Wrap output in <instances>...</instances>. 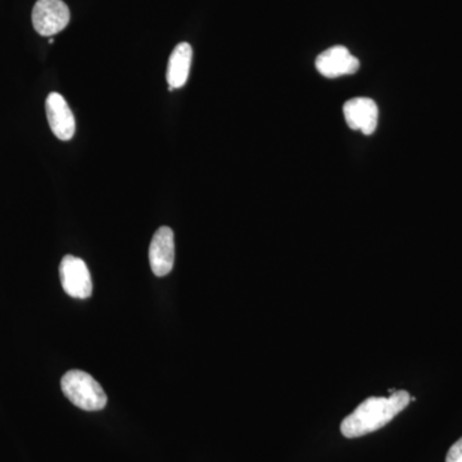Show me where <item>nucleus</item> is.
Returning <instances> with one entry per match:
<instances>
[{"instance_id":"6e6552de","label":"nucleus","mask_w":462,"mask_h":462,"mask_svg":"<svg viewBox=\"0 0 462 462\" xmlns=\"http://www.w3.org/2000/svg\"><path fill=\"white\" fill-rule=\"evenodd\" d=\"M48 123L51 132L60 141L69 142L75 135V117L67 105L66 99L60 93H51L45 102Z\"/></svg>"},{"instance_id":"0eeeda50","label":"nucleus","mask_w":462,"mask_h":462,"mask_svg":"<svg viewBox=\"0 0 462 462\" xmlns=\"http://www.w3.org/2000/svg\"><path fill=\"white\" fill-rule=\"evenodd\" d=\"M346 123L355 132L372 135L378 127L379 108L370 98H354L343 107Z\"/></svg>"},{"instance_id":"20e7f679","label":"nucleus","mask_w":462,"mask_h":462,"mask_svg":"<svg viewBox=\"0 0 462 462\" xmlns=\"http://www.w3.org/2000/svg\"><path fill=\"white\" fill-rule=\"evenodd\" d=\"M62 287L69 297L85 300L93 293V282L87 263L81 258L67 254L60 264Z\"/></svg>"},{"instance_id":"9d476101","label":"nucleus","mask_w":462,"mask_h":462,"mask_svg":"<svg viewBox=\"0 0 462 462\" xmlns=\"http://www.w3.org/2000/svg\"><path fill=\"white\" fill-rule=\"evenodd\" d=\"M446 462H462V438L449 448Z\"/></svg>"},{"instance_id":"f257e3e1","label":"nucleus","mask_w":462,"mask_h":462,"mask_svg":"<svg viewBox=\"0 0 462 462\" xmlns=\"http://www.w3.org/2000/svg\"><path fill=\"white\" fill-rule=\"evenodd\" d=\"M411 397L406 391H396L389 397H370L365 400L340 425L346 438H358L382 430L403 411Z\"/></svg>"},{"instance_id":"39448f33","label":"nucleus","mask_w":462,"mask_h":462,"mask_svg":"<svg viewBox=\"0 0 462 462\" xmlns=\"http://www.w3.org/2000/svg\"><path fill=\"white\" fill-rule=\"evenodd\" d=\"M316 69L324 78H342L356 74L360 69V60L346 47L336 45L316 58Z\"/></svg>"},{"instance_id":"423d86ee","label":"nucleus","mask_w":462,"mask_h":462,"mask_svg":"<svg viewBox=\"0 0 462 462\" xmlns=\"http://www.w3.org/2000/svg\"><path fill=\"white\" fill-rule=\"evenodd\" d=\"M149 263L154 275H169L175 263V238L169 226L160 227L153 236L149 247Z\"/></svg>"},{"instance_id":"7ed1b4c3","label":"nucleus","mask_w":462,"mask_h":462,"mask_svg":"<svg viewBox=\"0 0 462 462\" xmlns=\"http://www.w3.org/2000/svg\"><path fill=\"white\" fill-rule=\"evenodd\" d=\"M69 9L62 0H38L32 9V25L42 36H53L69 25Z\"/></svg>"},{"instance_id":"1a4fd4ad","label":"nucleus","mask_w":462,"mask_h":462,"mask_svg":"<svg viewBox=\"0 0 462 462\" xmlns=\"http://www.w3.org/2000/svg\"><path fill=\"white\" fill-rule=\"evenodd\" d=\"M191 60H193V50L188 42H180L176 45L170 56L169 66H167V83L170 90L179 89L187 84L189 78Z\"/></svg>"},{"instance_id":"f03ea898","label":"nucleus","mask_w":462,"mask_h":462,"mask_svg":"<svg viewBox=\"0 0 462 462\" xmlns=\"http://www.w3.org/2000/svg\"><path fill=\"white\" fill-rule=\"evenodd\" d=\"M65 396L85 411H99L107 404V394L102 385L83 370H69L60 380Z\"/></svg>"}]
</instances>
